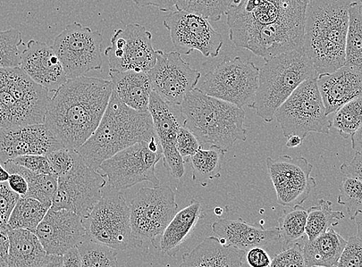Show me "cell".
I'll list each match as a JSON object with an SVG mask.
<instances>
[{
    "mask_svg": "<svg viewBox=\"0 0 362 267\" xmlns=\"http://www.w3.org/2000/svg\"><path fill=\"white\" fill-rule=\"evenodd\" d=\"M308 0H238L226 16L232 43L267 61L301 48Z\"/></svg>",
    "mask_w": 362,
    "mask_h": 267,
    "instance_id": "1",
    "label": "cell"
},
{
    "mask_svg": "<svg viewBox=\"0 0 362 267\" xmlns=\"http://www.w3.org/2000/svg\"><path fill=\"white\" fill-rule=\"evenodd\" d=\"M111 81L69 79L49 99L45 124L66 148L78 150L93 135L112 96Z\"/></svg>",
    "mask_w": 362,
    "mask_h": 267,
    "instance_id": "2",
    "label": "cell"
},
{
    "mask_svg": "<svg viewBox=\"0 0 362 267\" xmlns=\"http://www.w3.org/2000/svg\"><path fill=\"white\" fill-rule=\"evenodd\" d=\"M352 0H308L301 49L317 75L344 65L349 9Z\"/></svg>",
    "mask_w": 362,
    "mask_h": 267,
    "instance_id": "3",
    "label": "cell"
},
{
    "mask_svg": "<svg viewBox=\"0 0 362 267\" xmlns=\"http://www.w3.org/2000/svg\"><path fill=\"white\" fill-rule=\"evenodd\" d=\"M156 138L149 112L132 109L113 90L97 129L77 151L84 162L98 171L104 161L117 153L140 141Z\"/></svg>",
    "mask_w": 362,
    "mask_h": 267,
    "instance_id": "4",
    "label": "cell"
},
{
    "mask_svg": "<svg viewBox=\"0 0 362 267\" xmlns=\"http://www.w3.org/2000/svg\"><path fill=\"white\" fill-rule=\"evenodd\" d=\"M180 108L183 126L196 136L203 148L215 146L226 153L237 141L247 138L243 127L246 114L242 107L195 88L185 97Z\"/></svg>",
    "mask_w": 362,
    "mask_h": 267,
    "instance_id": "5",
    "label": "cell"
},
{
    "mask_svg": "<svg viewBox=\"0 0 362 267\" xmlns=\"http://www.w3.org/2000/svg\"><path fill=\"white\" fill-rule=\"evenodd\" d=\"M318 77L313 62L301 48L276 55L259 71L258 88L252 109L266 122L302 83Z\"/></svg>",
    "mask_w": 362,
    "mask_h": 267,
    "instance_id": "6",
    "label": "cell"
},
{
    "mask_svg": "<svg viewBox=\"0 0 362 267\" xmlns=\"http://www.w3.org/2000/svg\"><path fill=\"white\" fill-rule=\"evenodd\" d=\"M49 99L21 68H0V130L45 124Z\"/></svg>",
    "mask_w": 362,
    "mask_h": 267,
    "instance_id": "7",
    "label": "cell"
},
{
    "mask_svg": "<svg viewBox=\"0 0 362 267\" xmlns=\"http://www.w3.org/2000/svg\"><path fill=\"white\" fill-rule=\"evenodd\" d=\"M87 237L117 251L141 247L134 235L130 208L121 191L109 186L90 214L82 219Z\"/></svg>",
    "mask_w": 362,
    "mask_h": 267,
    "instance_id": "8",
    "label": "cell"
},
{
    "mask_svg": "<svg viewBox=\"0 0 362 267\" xmlns=\"http://www.w3.org/2000/svg\"><path fill=\"white\" fill-rule=\"evenodd\" d=\"M283 135H296L304 140L310 132L329 135L332 121L317 85V78L303 82L274 114Z\"/></svg>",
    "mask_w": 362,
    "mask_h": 267,
    "instance_id": "9",
    "label": "cell"
},
{
    "mask_svg": "<svg viewBox=\"0 0 362 267\" xmlns=\"http://www.w3.org/2000/svg\"><path fill=\"white\" fill-rule=\"evenodd\" d=\"M259 69L239 57H226L216 68L205 74L197 88L204 94L239 107L252 108L258 88Z\"/></svg>",
    "mask_w": 362,
    "mask_h": 267,
    "instance_id": "10",
    "label": "cell"
},
{
    "mask_svg": "<svg viewBox=\"0 0 362 267\" xmlns=\"http://www.w3.org/2000/svg\"><path fill=\"white\" fill-rule=\"evenodd\" d=\"M162 158V147L156 138L122 150L104 161L98 170L104 172L108 186L116 190L127 189L143 182L158 186L156 167Z\"/></svg>",
    "mask_w": 362,
    "mask_h": 267,
    "instance_id": "11",
    "label": "cell"
},
{
    "mask_svg": "<svg viewBox=\"0 0 362 267\" xmlns=\"http://www.w3.org/2000/svg\"><path fill=\"white\" fill-rule=\"evenodd\" d=\"M106 185L103 174L84 162L77 151L71 168L57 177V188L50 210H69L83 219L102 198Z\"/></svg>",
    "mask_w": 362,
    "mask_h": 267,
    "instance_id": "12",
    "label": "cell"
},
{
    "mask_svg": "<svg viewBox=\"0 0 362 267\" xmlns=\"http://www.w3.org/2000/svg\"><path fill=\"white\" fill-rule=\"evenodd\" d=\"M129 208L134 235L142 242L150 240L158 248V238L178 212L179 206L172 188L159 185L141 188Z\"/></svg>",
    "mask_w": 362,
    "mask_h": 267,
    "instance_id": "13",
    "label": "cell"
},
{
    "mask_svg": "<svg viewBox=\"0 0 362 267\" xmlns=\"http://www.w3.org/2000/svg\"><path fill=\"white\" fill-rule=\"evenodd\" d=\"M103 35L79 23L67 25L52 47L67 78L73 79L103 68Z\"/></svg>",
    "mask_w": 362,
    "mask_h": 267,
    "instance_id": "14",
    "label": "cell"
},
{
    "mask_svg": "<svg viewBox=\"0 0 362 267\" xmlns=\"http://www.w3.org/2000/svg\"><path fill=\"white\" fill-rule=\"evenodd\" d=\"M112 46L105 49L110 71L148 72L156 62L153 35L139 23L115 32Z\"/></svg>",
    "mask_w": 362,
    "mask_h": 267,
    "instance_id": "15",
    "label": "cell"
},
{
    "mask_svg": "<svg viewBox=\"0 0 362 267\" xmlns=\"http://www.w3.org/2000/svg\"><path fill=\"white\" fill-rule=\"evenodd\" d=\"M163 25L170 32L173 45L180 54L198 51L206 57L215 58L220 54L223 37L203 16L177 11L167 16Z\"/></svg>",
    "mask_w": 362,
    "mask_h": 267,
    "instance_id": "16",
    "label": "cell"
},
{
    "mask_svg": "<svg viewBox=\"0 0 362 267\" xmlns=\"http://www.w3.org/2000/svg\"><path fill=\"white\" fill-rule=\"evenodd\" d=\"M266 163L277 203L285 208L301 206L317 186L315 179L310 177L313 165L304 157L267 158Z\"/></svg>",
    "mask_w": 362,
    "mask_h": 267,
    "instance_id": "17",
    "label": "cell"
},
{
    "mask_svg": "<svg viewBox=\"0 0 362 267\" xmlns=\"http://www.w3.org/2000/svg\"><path fill=\"white\" fill-rule=\"evenodd\" d=\"M156 62L147 73L153 90L165 102L180 105L185 97L197 88L201 73L192 69L177 52L156 51Z\"/></svg>",
    "mask_w": 362,
    "mask_h": 267,
    "instance_id": "18",
    "label": "cell"
},
{
    "mask_svg": "<svg viewBox=\"0 0 362 267\" xmlns=\"http://www.w3.org/2000/svg\"><path fill=\"white\" fill-rule=\"evenodd\" d=\"M148 112L162 147L164 166L173 178L181 179L186 162L175 147L177 133L184 121L180 105L165 102L153 90L149 99Z\"/></svg>",
    "mask_w": 362,
    "mask_h": 267,
    "instance_id": "19",
    "label": "cell"
},
{
    "mask_svg": "<svg viewBox=\"0 0 362 267\" xmlns=\"http://www.w3.org/2000/svg\"><path fill=\"white\" fill-rule=\"evenodd\" d=\"M47 255L63 256L87 237L81 217L66 210H49L35 231Z\"/></svg>",
    "mask_w": 362,
    "mask_h": 267,
    "instance_id": "20",
    "label": "cell"
},
{
    "mask_svg": "<svg viewBox=\"0 0 362 267\" xmlns=\"http://www.w3.org/2000/svg\"><path fill=\"white\" fill-rule=\"evenodd\" d=\"M64 148L46 126L35 124L0 130V164L22 155H47Z\"/></svg>",
    "mask_w": 362,
    "mask_h": 267,
    "instance_id": "21",
    "label": "cell"
},
{
    "mask_svg": "<svg viewBox=\"0 0 362 267\" xmlns=\"http://www.w3.org/2000/svg\"><path fill=\"white\" fill-rule=\"evenodd\" d=\"M20 68L49 93H55L69 80L52 47L38 40L28 42L21 53Z\"/></svg>",
    "mask_w": 362,
    "mask_h": 267,
    "instance_id": "22",
    "label": "cell"
},
{
    "mask_svg": "<svg viewBox=\"0 0 362 267\" xmlns=\"http://www.w3.org/2000/svg\"><path fill=\"white\" fill-rule=\"evenodd\" d=\"M361 71L344 65L333 73L318 75L317 85L327 116L361 95Z\"/></svg>",
    "mask_w": 362,
    "mask_h": 267,
    "instance_id": "23",
    "label": "cell"
},
{
    "mask_svg": "<svg viewBox=\"0 0 362 267\" xmlns=\"http://www.w3.org/2000/svg\"><path fill=\"white\" fill-rule=\"evenodd\" d=\"M213 231L222 244L247 252L252 248L264 247L280 239L279 227L264 229L239 219L221 220L213 224Z\"/></svg>",
    "mask_w": 362,
    "mask_h": 267,
    "instance_id": "24",
    "label": "cell"
},
{
    "mask_svg": "<svg viewBox=\"0 0 362 267\" xmlns=\"http://www.w3.org/2000/svg\"><path fill=\"white\" fill-rule=\"evenodd\" d=\"M245 254L240 249L222 244L218 237H209L182 256L180 267H239Z\"/></svg>",
    "mask_w": 362,
    "mask_h": 267,
    "instance_id": "25",
    "label": "cell"
},
{
    "mask_svg": "<svg viewBox=\"0 0 362 267\" xmlns=\"http://www.w3.org/2000/svg\"><path fill=\"white\" fill-rule=\"evenodd\" d=\"M114 93L121 101L133 110L148 112V104L153 88L147 72H109Z\"/></svg>",
    "mask_w": 362,
    "mask_h": 267,
    "instance_id": "26",
    "label": "cell"
},
{
    "mask_svg": "<svg viewBox=\"0 0 362 267\" xmlns=\"http://www.w3.org/2000/svg\"><path fill=\"white\" fill-rule=\"evenodd\" d=\"M204 216L201 203L197 200H192L188 206L177 212L168 223L158 240L157 249L159 248L162 253L168 256H175Z\"/></svg>",
    "mask_w": 362,
    "mask_h": 267,
    "instance_id": "27",
    "label": "cell"
},
{
    "mask_svg": "<svg viewBox=\"0 0 362 267\" xmlns=\"http://www.w3.org/2000/svg\"><path fill=\"white\" fill-rule=\"evenodd\" d=\"M8 236L10 239L8 267H41L47 254L35 232L9 229Z\"/></svg>",
    "mask_w": 362,
    "mask_h": 267,
    "instance_id": "28",
    "label": "cell"
},
{
    "mask_svg": "<svg viewBox=\"0 0 362 267\" xmlns=\"http://www.w3.org/2000/svg\"><path fill=\"white\" fill-rule=\"evenodd\" d=\"M303 239L305 244L303 254L308 267L336 266L347 244V240L333 229L328 230L313 240L308 239L307 237Z\"/></svg>",
    "mask_w": 362,
    "mask_h": 267,
    "instance_id": "29",
    "label": "cell"
},
{
    "mask_svg": "<svg viewBox=\"0 0 362 267\" xmlns=\"http://www.w3.org/2000/svg\"><path fill=\"white\" fill-rule=\"evenodd\" d=\"M4 169L9 172L18 173L26 179L28 185V194L23 198L38 200L49 208L57 188V177L54 174H44L32 172L23 167L16 165L11 160L3 164Z\"/></svg>",
    "mask_w": 362,
    "mask_h": 267,
    "instance_id": "30",
    "label": "cell"
},
{
    "mask_svg": "<svg viewBox=\"0 0 362 267\" xmlns=\"http://www.w3.org/2000/svg\"><path fill=\"white\" fill-rule=\"evenodd\" d=\"M225 153L223 149L215 146L199 148L186 161L191 165L192 180L205 186L208 181L221 178Z\"/></svg>",
    "mask_w": 362,
    "mask_h": 267,
    "instance_id": "31",
    "label": "cell"
},
{
    "mask_svg": "<svg viewBox=\"0 0 362 267\" xmlns=\"http://www.w3.org/2000/svg\"><path fill=\"white\" fill-rule=\"evenodd\" d=\"M362 6L352 2L349 9V25L345 43L344 65L361 70L362 68Z\"/></svg>",
    "mask_w": 362,
    "mask_h": 267,
    "instance_id": "32",
    "label": "cell"
},
{
    "mask_svg": "<svg viewBox=\"0 0 362 267\" xmlns=\"http://www.w3.org/2000/svg\"><path fill=\"white\" fill-rule=\"evenodd\" d=\"M49 210L48 206L35 198L20 197L8 221V228L35 232Z\"/></svg>",
    "mask_w": 362,
    "mask_h": 267,
    "instance_id": "33",
    "label": "cell"
},
{
    "mask_svg": "<svg viewBox=\"0 0 362 267\" xmlns=\"http://www.w3.org/2000/svg\"><path fill=\"white\" fill-rule=\"evenodd\" d=\"M307 213L305 235L309 240L323 235L344 218L343 212L334 211L332 202L322 198L316 206L310 207Z\"/></svg>",
    "mask_w": 362,
    "mask_h": 267,
    "instance_id": "34",
    "label": "cell"
},
{
    "mask_svg": "<svg viewBox=\"0 0 362 267\" xmlns=\"http://www.w3.org/2000/svg\"><path fill=\"white\" fill-rule=\"evenodd\" d=\"M307 210L301 206L289 207L284 210L279 220L280 239L284 249H288L304 238L307 221Z\"/></svg>",
    "mask_w": 362,
    "mask_h": 267,
    "instance_id": "35",
    "label": "cell"
},
{
    "mask_svg": "<svg viewBox=\"0 0 362 267\" xmlns=\"http://www.w3.org/2000/svg\"><path fill=\"white\" fill-rule=\"evenodd\" d=\"M78 248L82 267H119L116 249L86 237Z\"/></svg>",
    "mask_w": 362,
    "mask_h": 267,
    "instance_id": "36",
    "label": "cell"
},
{
    "mask_svg": "<svg viewBox=\"0 0 362 267\" xmlns=\"http://www.w3.org/2000/svg\"><path fill=\"white\" fill-rule=\"evenodd\" d=\"M361 95L354 98L335 112L332 126L339 131L344 139L350 138L361 127Z\"/></svg>",
    "mask_w": 362,
    "mask_h": 267,
    "instance_id": "37",
    "label": "cell"
},
{
    "mask_svg": "<svg viewBox=\"0 0 362 267\" xmlns=\"http://www.w3.org/2000/svg\"><path fill=\"white\" fill-rule=\"evenodd\" d=\"M22 33L16 29L0 30V68H20Z\"/></svg>",
    "mask_w": 362,
    "mask_h": 267,
    "instance_id": "38",
    "label": "cell"
},
{
    "mask_svg": "<svg viewBox=\"0 0 362 267\" xmlns=\"http://www.w3.org/2000/svg\"><path fill=\"white\" fill-rule=\"evenodd\" d=\"M338 203L346 208L351 220H354L362 208L361 181L344 177L339 186Z\"/></svg>",
    "mask_w": 362,
    "mask_h": 267,
    "instance_id": "39",
    "label": "cell"
},
{
    "mask_svg": "<svg viewBox=\"0 0 362 267\" xmlns=\"http://www.w3.org/2000/svg\"><path fill=\"white\" fill-rule=\"evenodd\" d=\"M336 266L362 267V237H349Z\"/></svg>",
    "mask_w": 362,
    "mask_h": 267,
    "instance_id": "40",
    "label": "cell"
},
{
    "mask_svg": "<svg viewBox=\"0 0 362 267\" xmlns=\"http://www.w3.org/2000/svg\"><path fill=\"white\" fill-rule=\"evenodd\" d=\"M77 150L66 148L56 150L46 155L50 170L55 177H58L69 171L74 163Z\"/></svg>",
    "mask_w": 362,
    "mask_h": 267,
    "instance_id": "41",
    "label": "cell"
},
{
    "mask_svg": "<svg viewBox=\"0 0 362 267\" xmlns=\"http://www.w3.org/2000/svg\"><path fill=\"white\" fill-rule=\"evenodd\" d=\"M269 267H308L300 244L296 243L284 249L274 257Z\"/></svg>",
    "mask_w": 362,
    "mask_h": 267,
    "instance_id": "42",
    "label": "cell"
},
{
    "mask_svg": "<svg viewBox=\"0 0 362 267\" xmlns=\"http://www.w3.org/2000/svg\"><path fill=\"white\" fill-rule=\"evenodd\" d=\"M20 197L7 182H0V226L8 227V221Z\"/></svg>",
    "mask_w": 362,
    "mask_h": 267,
    "instance_id": "43",
    "label": "cell"
},
{
    "mask_svg": "<svg viewBox=\"0 0 362 267\" xmlns=\"http://www.w3.org/2000/svg\"><path fill=\"white\" fill-rule=\"evenodd\" d=\"M175 147L184 160L185 158L188 160L202 148L196 136L183 125L177 133Z\"/></svg>",
    "mask_w": 362,
    "mask_h": 267,
    "instance_id": "44",
    "label": "cell"
},
{
    "mask_svg": "<svg viewBox=\"0 0 362 267\" xmlns=\"http://www.w3.org/2000/svg\"><path fill=\"white\" fill-rule=\"evenodd\" d=\"M178 11H186L203 16L207 20L215 22L211 0H176Z\"/></svg>",
    "mask_w": 362,
    "mask_h": 267,
    "instance_id": "45",
    "label": "cell"
},
{
    "mask_svg": "<svg viewBox=\"0 0 362 267\" xmlns=\"http://www.w3.org/2000/svg\"><path fill=\"white\" fill-rule=\"evenodd\" d=\"M11 161L32 172L44 174H52L46 155H22L13 158Z\"/></svg>",
    "mask_w": 362,
    "mask_h": 267,
    "instance_id": "46",
    "label": "cell"
},
{
    "mask_svg": "<svg viewBox=\"0 0 362 267\" xmlns=\"http://www.w3.org/2000/svg\"><path fill=\"white\" fill-rule=\"evenodd\" d=\"M247 263L251 267H269L272 259L263 247H255L249 250Z\"/></svg>",
    "mask_w": 362,
    "mask_h": 267,
    "instance_id": "47",
    "label": "cell"
},
{
    "mask_svg": "<svg viewBox=\"0 0 362 267\" xmlns=\"http://www.w3.org/2000/svg\"><path fill=\"white\" fill-rule=\"evenodd\" d=\"M362 166L361 153H356L351 162H346L341 165L340 170L345 177L361 180Z\"/></svg>",
    "mask_w": 362,
    "mask_h": 267,
    "instance_id": "48",
    "label": "cell"
},
{
    "mask_svg": "<svg viewBox=\"0 0 362 267\" xmlns=\"http://www.w3.org/2000/svg\"><path fill=\"white\" fill-rule=\"evenodd\" d=\"M7 183L14 193L21 197H25L27 195L28 191V182L21 174L18 173L10 174Z\"/></svg>",
    "mask_w": 362,
    "mask_h": 267,
    "instance_id": "49",
    "label": "cell"
},
{
    "mask_svg": "<svg viewBox=\"0 0 362 267\" xmlns=\"http://www.w3.org/2000/svg\"><path fill=\"white\" fill-rule=\"evenodd\" d=\"M133 2L141 7L155 6L160 11L168 12L174 9L176 0H133Z\"/></svg>",
    "mask_w": 362,
    "mask_h": 267,
    "instance_id": "50",
    "label": "cell"
},
{
    "mask_svg": "<svg viewBox=\"0 0 362 267\" xmlns=\"http://www.w3.org/2000/svg\"><path fill=\"white\" fill-rule=\"evenodd\" d=\"M8 230H9V228L0 226V265H7L10 247Z\"/></svg>",
    "mask_w": 362,
    "mask_h": 267,
    "instance_id": "51",
    "label": "cell"
},
{
    "mask_svg": "<svg viewBox=\"0 0 362 267\" xmlns=\"http://www.w3.org/2000/svg\"><path fill=\"white\" fill-rule=\"evenodd\" d=\"M237 1L238 0H211L215 22L220 20L232 4Z\"/></svg>",
    "mask_w": 362,
    "mask_h": 267,
    "instance_id": "52",
    "label": "cell"
},
{
    "mask_svg": "<svg viewBox=\"0 0 362 267\" xmlns=\"http://www.w3.org/2000/svg\"><path fill=\"white\" fill-rule=\"evenodd\" d=\"M62 257V267H82L81 256L77 247L71 248Z\"/></svg>",
    "mask_w": 362,
    "mask_h": 267,
    "instance_id": "53",
    "label": "cell"
},
{
    "mask_svg": "<svg viewBox=\"0 0 362 267\" xmlns=\"http://www.w3.org/2000/svg\"><path fill=\"white\" fill-rule=\"evenodd\" d=\"M62 256L47 255L41 267H62Z\"/></svg>",
    "mask_w": 362,
    "mask_h": 267,
    "instance_id": "54",
    "label": "cell"
},
{
    "mask_svg": "<svg viewBox=\"0 0 362 267\" xmlns=\"http://www.w3.org/2000/svg\"><path fill=\"white\" fill-rule=\"evenodd\" d=\"M351 146L356 153H361L362 150V132L361 128L352 134L351 136Z\"/></svg>",
    "mask_w": 362,
    "mask_h": 267,
    "instance_id": "55",
    "label": "cell"
},
{
    "mask_svg": "<svg viewBox=\"0 0 362 267\" xmlns=\"http://www.w3.org/2000/svg\"><path fill=\"white\" fill-rule=\"evenodd\" d=\"M287 143H286V146L288 148H298L303 143V140L300 137L296 135H292L287 138Z\"/></svg>",
    "mask_w": 362,
    "mask_h": 267,
    "instance_id": "56",
    "label": "cell"
},
{
    "mask_svg": "<svg viewBox=\"0 0 362 267\" xmlns=\"http://www.w3.org/2000/svg\"><path fill=\"white\" fill-rule=\"evenodd\" d=\"M354 220L356 221L357 225V236L362 237V211L358 212Z\"/></svg>",
    "mask_w": 362,
    "mask_h": 267,
    "instance_id": "57",
    "label": "cell"
},
{
    "mask_svg": "<svg viewBox=\"0 0 362 267\" xmlns=\"http://www.w3.org/2000/svg\"><path fill=\"white\" fill-rule=\"evenodd\" d=\"M10 177V173L8 172L4 167L0 164V182H7L8 179Z\"/></svg>",
    "mask_w": 362,
    "mask_h": 267,
    "instance_id": "58",
    "label": "cell"
},
{
    "mask_svg": "<svg viewBox=\"0 0 362 267\" xmlns=\"http://www.w3.org/2000/svg\"><path fill=\"white\" fill-rule=\"evenodd\" d=\"M214 212L216 215H221L223 213V210L222 208L216 207L214 210Z\"/></svg>",
    "mask_w": 362,
    "mask_h": 267,
    "instance_id": "59",
    "label": "cell"
},
{
    "mask_svg": "<svg viewBox=\"0 0 362 267\" xmlns=\"http://www.w3.org/2000/svg\"><path fill=\"white\" fill-rule=\"evenodd\" d=\"M239 267H251L247 263H243L241 262Z\"/></svg>",
    "mask_w": 362,
    "mask_h": 267,
    "instance_id": "60",
    "label": "cell"
},
{
    "mask_svg": "<svg viewBox=\"0 0 362 267\" xmlns=\"http://www.w3.org/2000/svg\"><path fill=\"white\" fill-rule=\"evenodd\" d=\"M310 267H325V266H310ZM331 267H337V266H331Z\"/></svg>",
    "mask_w": 362,
    "mask_h": 267,
    "instance_id": "61",
    "label": "cell"
},
{
    "mask_svg": "<svg viewBox=\"0 0 362 267\" xmlns=\"http://www.w3.org/2000/svg\"><path fill=\"white\" fill-rule=\"evenodd\" d=\"M0 267H8L7 265H0Z\"/></svg>",
    "mask_w": 362,
    "mask_h": 267,
    "instance_id": "62",
    "label": "cell"
}]
</instances>
